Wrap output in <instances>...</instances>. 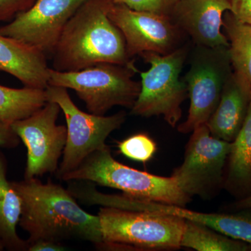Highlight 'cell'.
<instances>
[{"label":"cell","instance_id":"obj_9","mask_svg":"<svg viewBox=\"0 0 251 251\" xmlns=\"http://www.w3.org/2000/svg\"><path fill=\"white\" fill-rule=\"evenodd\" d=\"M232 143L215 138L206 125L192 132L184 161L173 172L176 183L190 198L211 199L224 188L225 171Z\"/></svg>","mask_w":251,"mask_h":251},{"label":"cell","instance_id":"obj_16","mask_svg":"<svg viewBox=\"0 0 251 251\" xmlns=\"http://www.w3.org/2000/svg\"><path fill=\"white\" fill-rule=\"evenodd\" d=\"M224 188L237 200L251 195V101L244 125L232 142Z\"/></svg>","mask_w":251,"mask_h":251},{"label":"cell","instance_id":"obj_18","mask_svg":"<svg viewBox=\"0 0 251 251\" xmlns=\"http://www.w3.org/2000/svg\"><path fill=\"white\" fill-rule=\"evenodd\" d=\"M223 27L229 41L234 75L251 94V24L239 21L227 11Z\"/></svg>","mask_w":251,"mask_h":251},{"label":"cell","instance_id":"obj_17","mask_svg":"<svg viewBox=\"0 0 251 251\" xmlns=\"http://www.w3.org/2000/svg\"><path fill=\"white\" fill-rule=\"evenodd\" d=\"M7 160L0 149V239L5 249L11 251H28L29 244L17 232L21 214V201L8 181Z\"/></svg>","mask_w":251,"mask_h":251},{"label":"cell","instance_id":"obj_4","mask_svg":"<svg viewBox=\"0 0 251 251\" xmlns=\"http://www.w3.org/2000/svg\"><path fill=\"white\" fill-rule=\"evenodd\" d=\"M103 242L100 250L179 249L185 219L150 211L103 206L99 211Z\"/></svg>","mask_w":251,"mask_h":251},{"label":"cell","instance_id":"obj_19","mask_svg":"<svg viewBox=\"0 0 251 251\" xmlns=\"http://www.w3.org/2000/svg\"><path fill=\"white\" fill-rule=\"evenodd\" d=\"M47 102L46 90L11 88L0 85V121L11 125L30 116Z\"/></svg>","mask_w":251,"mask_h":251},{"label":"cell","instance_id":"obj_21","mask_svg":"<svg viewBox=\"0 0 251 251\" xmlns=\"http://www.w3.org/2000/svg\"><path fill=\"white\" fill-rule=\"evenodd\" d=\"M120 152L133 161L147 163L156 153V144L145 133H138L128 137L118 144Z\"/></svg>","mask_w":251,"mask_h":251},{"label":"cell","instance_id":"obj_1","mask_svg":"<svg viewBox=\"0 0 251 251\" xmlns=\"http://www.w3.org/2000/svg\"><path fill=\"white\" fill-rule=\"evenodd\" d=\"M21 201L19 226L29 234L28 244L38 240L61 243L78 239L103 244L100 219L77 204L76 198L61 185L37 177L11 181Z\"/></svg>","mask_w":251,"mask_h":251},{"label":"cell","instance_id":"obj_24","mask_svg":"<svg viewBox=\"0 0 251 251\" xmlns=\"http://www.w3.org/2000/svg\"><path fill=\"white\" fill-rule=\"evenodd\" d=\"M231 13L243 23L251 24V0H227Z\"/></svg>","mask_w":251,"mask_h":251},{"label":"cell","instance_id":"obj_15","mask_svg":"<svg viewBox=\"0 0 251 251\" xmlns=\"http://www.w3.org/2000/svg\"><path fill=\"white\" fill-rule=\"evenodd\" d=\"M251 94L232 74L225 85L218 106L206 124L215 138L232 143L249 112Z\"/></svg>","mask_w":251,"mask_h":251},{"label":"cell","instance_id":"obj_13","mask_svg":"<svg viewBox=\"0 0 251 251\" xmlns=\"http://www.w3.org/2000/svg\"><path fill=\"white\" fill-rule=\"evenodd\" d=\"M229 11L227 0H179L170 18L194 45L229 46L221 27L225 13Z\"/></svg>","mask_w":251,"mask_h":251},{"label":"cell","instance_id":"obj_20","mask_svg":"<svg viewBox=\"0 0 251 251\" xmlns=\"http://www.w3.org/2000/svg\"><path fill=\"white\" fill-rule=\"evenodd\" d=\"M181 247L198 251H249L251 245L232 239L205 225L185 220Z\"/></svg>","mask_w":251,"mask_h":251},{"label":"cell","instance_id":"obj_6","mask_svg":"<svg viewBox=\"0 0 251 251\" xmlns=\"http://www.w3.org/2000/svg\"><path fill=\"white\" fill-rule=\"evenodd\" d=\"M187 44L167 54L144 52L140 57L150 67L140 72V92L130 113L135 116H162L175 128L182 117L181 104L188 97L186 82L180 79L189 54Z\"/></svg>","mask_w":251,"mask_h":251},{"label":"cell","instance_id":"obj_14","mask_svg":"<svg viewBox=\"0 0 251 251\" xmlns=\"http://www.w3.org/2000/svg\"><path fill=\"white\" fill-rule=\"evenodd\" d=\"M50 67L40 50L0 34V72L7 73L24 87L46 90Z\"/></svg>","mask_w":251,"mask_h":251},{"label":"cell","instance_id":"obj_26","mask_svg":"<svg viewBox=\"0 0 251 251\" xmlns=\"http://www.w3.org/2000/svg\"><path fill=\"white\" fill-rule=\"evenodd\" d=\"M67 248L61 243L49 240H38L31 243L28 248V251H64Z\"/></svg>","mask_w":251,"mask_h":251},{"label":"cell","instance_id":"obj_8","mask_svg":"<svg viewBox=\"0 0 251 251\" xmlns=\"http://www.w3.org/2000/svg\"><path fill=\"white\" fill-rule=\"evenodd\" d=\"M46 92L48 101L58 104L67 121V143L62 161L54 173L61 180L78 168L89 155L106 145L109 135L125 123L126 114L120 111L105 116L87 113L77 108L67 89L49 85Z\"/></svg>","mask_w":251,"mask_h":251},{"label":"cell","instance_id":"obj_27","mask_svg":"<svg viewBox=\"0 0 251 251\" xmlns=\"http://www.w3.org/2000/svg\"><path fill=\"white\" fill-rule=\"evenodd\" d=\"M248 208H251V195L242 199L237 200V202L233 204V209L237 211Z\"/></svg>","mask_w":251,"mask_h":251},{"label":"cell","instance_id":"obj_25","mask_svg":"<svg viewBox=\"0 0 251 251\" xmlns=\"http://www.w3.org/2000/svg\"><path fill=\"white\" fill-rule=\"evenodd\" d=\"M21 143L11 126L0 121V148L14 149Z\"/></svg>","mask_w":251,"mask_h":251},{"label":"cell","instance_id":"obj_5","mask_svg":"<svg viewBox=\"0 0 251 251\" xmlns=\"http://www.w3.org/2000/svg\"><path fill=\"white\" fill-rule=\"evenodd\" d=\"M139 71L135 64L99 63L77 72L49 69V85L71 89L85 103L90 113L105 115L115 106L131 109L140 92V82L133 80Z\"/></svg>","mask_w":251,"mask_h":251},{"label":"cell","instance_id":"obj_22","mask_svg":"<svg viewBox=\"0 0 251 251\" xmlns=\"http://www.w3.org/2000/svg\"><path fill=\"white\" fill-rule=\"evenodd\" d=\"M179 0H112L115 4H125L136 11H147L171 17Z\"/></svg>","mask_w":251,"mask_h":251},{"label":"cell","instance_id":"obj_11","mask_svg":"<svg viewBox=\"0 0 251 251\" xmlns=\"http://www.w3.org/2000/svg\"><path fill=\"white\" fill-rule=\"evenodd\" d=\"M108 17L123 34L130 58L148 52L169 54L186 44L187 36L168 16L112 1Z\"/></svg>","mask_w":251,"mask_h":251},{"label":"cell","instance_id":"obj_3","mask_svg":"<svg viewBox=\"0 0 251 251\" xmlns=\"http://www.w3.org/2000/svg\"><path fill=\"white\" fill-rule=\"evenodd\" d=\"M62 181L83 180L120 190L126 196L186 207L191 198L179 188L174 176H158L125 166L112 156L107 145L89 155Z\"/></svg>","mask_w":251,"mask_h":251},{"label":"cell","instance_id":"obj_2","mask_svg":"<svg viewBox=\"0 0 251 251\" xmlns=\"http://www.w3.org/2000/svg\"><path fill=\"white\" fill-rule=\"evenodd\" d=\"M112 0H86L68 21L52 52V69L77 72L99 63L135 64L121 31L108 17Z\"/></svg>","mask_w":251,"mask_h":251},{"label":"cell","instance_id":"obj_10","mask_svg":"<svg viewBox=\"0 0 251 251\" xmlns=\"http://www.w3.org/2000/svg\"><path fill=\"white\" fill-rule=\"evenodd\" d=\"M60 107L48 101L30 116L11 125V128L27 148L25 178L55 173L67 139V128L57 124Z\"/></svg>","mask_w":251,"mask_h":251},{"label":"cell","instance_id":"obj_23","mask_svg":"<svg viewBox=\"0 0 251 251\" xmlns=\"http://www.w3.org/2000/svg\"><path fill=\"white\" fill-rule=\"evenodd\" d=\"M36 0H0V22L9 23L30 9Z\"/></svg>","mask_w":251,"mask_h":251},{"label":"cell","instance_id":"obj_28","mask_svg":"<svg viewBox=\"0 0 251 251\" xmlns=\"http://www.w3.org/2000/svg\"><path fill=\"white\" fill-rule=\"evenodd\" d=\"M5 249L4 244H3L2 241L0 239V251H4Z\"/></svg>","mask_w":251,"mask_h":251},{"label":"cell","instance_id":"obj_12","mask_svg":"<svg viewBox=\"0 0 251 251\" xmlns=\"http://www.w3.org/2000/svg\"><path fill=\"white\" fill-rule=\"evenodd\" d=\"M86 0H36L25 12L0 27V34L52 56L63 29Z\"/></svg>","mask_w":251,"mask_h":251},{"label":"cell","instance_id":"obj_7","mask_svg":"<svg viewBox=\"0 0 251 251\" xmlns=\"http://www.w3.org/2000/svg\"><path fill=\"white\" fill-rule=\"evenodd\" d=\"M189 57V69L183 79L188 87L189 110L186 121L177 125L178 131L184 134L207 123L233 74L229 46L195 45Z\"/></svg>","mask_w":251,"mask_h":251}]
</instances>
